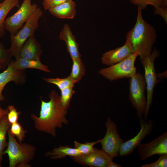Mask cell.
<instances>
[{
	"mask_svg": "<svg viewBox=\"0 0 167 167\" xmlns=\"http://www.w3.org/2000/svg\"><path fill=\"white\" fill-rule=\"evenodd\" d=\"M50 100L46 102L41 97V103L39 117L31 114L35 128L55 137L57 134L56 129L61 128L63 124H67L68 121L66 115L67 109L62 105L60 96L55 90L51 91L49 94Z\"/></svg>",
	"mask_w": 167,
	"mask_h": 167,
	"instance_id": "1",
	"label": "cell"
},
{
	"mask_svg": "<svg viewBox=\"0 0 167 167\" xmlns=\"http://www.w3.org/2000/svg\"><path fill=\"white\" fill-rule=\"evenodd\" d=\"M137 8L136 23L126 35L133 53L137 54L142 61L152 53L157 34L154 27L143 19L142 9L139 7Z\"/></svg>",
	"mask_w": 167,
	"mask_h": 167,
	"instance_id": "2",
	"label": "cell"
},
{
	"mask_svg": "<svg viewBox=\"0 0 167 167\" xmlns=\"http://www.w3.org/2000/svg\"><path fill=\"white\" fill-rule=\"evenodd\" d=\"M7 132L8 142L3 154L8 156L9 167H31L29 163L35 156L36 148L28 143H18L9 129Z\"/></svg>",
	"mask_w": 167,
	"mask_h": 167,
	"instance_id": "3",
	"label": "cell"
},
{
	"mask_svg": "<svg viewBox=\"0 0 167 167\" xmlns=\"http://www.w3.org/2000/svg\"><path fill=\"white\" fill-rule=\"evenodd\" d=\"M43 14L42 11L38 7L22 28L15 35H10L11 46L8 50L15 59L19 57L20 49L25 42L30 36L34 35L35 31L39 26V20Z\"/></svg>",
	"mask_w": 167,
	"mask_h": 167,
	"instance_id": "4",
	"label": "cell"
},
{
	"mask_svg": "<svg viewBox=\"0 0 167 167\" xmlns=\"http://www.w3.org/2000/svg\"><path fill=\"white\" fill-rule=\"evenodd\" d=\"M129 98L132 106L135 109L139 119L142 118L146 108V87L144 76L136 72L129 80Z\"/></svg>",
	"mask_w": 167,
	"mask_h": 167,
	"instance_id": "5",
	"label": "cell"
},
{
	"mask_svg": "<svg viewBox=\"0 0 167 167\" xmlns=\"http://www.w3.org/2000/svg\"><path fill=\"white\" fill-rule=\"evenodd\" d=\"M160 55V52L156 49L153 50L151 54L141 61L144 70V78L146 87L147 105L144 115L147 120L152 104L154 89L159 82L155 67V61Z\"/></svg>",
	"mask_w": 167,
	"mask_h": 167,
	"instance_id": "6",
	"label": "cell"
},
{
	"mask_svg": "<svg viewBox=\"0 0 167 167\" xmlns=\"http://www.w3.org/2000/svg\"><path fill=\"white\" fill-rule=\"evenodd\" d=\"M138 55L134 53L119 62L100 69L99 74L111 81L124 78H130L136 73L135 62Z\"/></svg>",
	"mask_w": 167,
	"mask_h": 167,
	"instance_id": "7",
	"label": "cell"
},
{
	"mask_svg": "<svg viewBox=\"0 0 167 167\" xmlns=\"http://www.w3.org/2000/svg\"><path fill=\"white\" fill-rule=\"evenodd\" d=\"M37 7L36 4H32L31 0H24L19 10L13 15L6 18L4 23L5 30L11 35L15 34Z\"/></svg>",
	"mask_w": 167,
	"mask_h": 167,
	"instance_id": "8",
	"label": "cell"
},
{
	"mask_svg": "<svg viewBox=\"0 0 167 167\" xmlns=\"http://www.w3.org/2000/svg\"><path fill=\"white\" fill-rule=\"evenodd\" d=\"M105 126L106 132L104 138L100 139V143L102 149L114 158L119 156L120 147L125 141L118 132L117 124L111 118H107Z\"/></svg>",
	"mask_w": 167,
	"mask_h": 167,
	"instance_id": "9",
	"label": "cell"
},
{
	"mask_svg": "<svg viewBox=\"0 0 167 167\" xmlns=\"http://www.w3.org/2000/svg\"><path fill=\"white\" fill-rule=\"evenodd\" d=\"M139 121L141 127L139 132L134 138L123 143L120 147L119 156H126L132 154L141 141L152 132L154 127L152 119L145 120L141 118Z\"/></svg>",
	"mask_w": 167,
	"mask_h": 167,
	"instance_id": "10",
	"label": "cell"
},
{
	"mask_svg": "<svg viewBox=\"0 0 167 167\" xmlns=\"http://www.w3.org/2000/svg\"><path fill=\"white\" fill-rule=\"evenodd\" d=\"M137 151L143 161L154 155L167 154V132L148 143H140L137 147Z\"/></svg>",
	"mask_w": 167,
	"mask_h": 167,
	"instance_id": "11",
	"label": "cell"
},
{
	"mask_svg": "<svg viewBox=\"0 0 167 167\" xmlns=\"http://www.w3.org/2000/svg\"><path fill=\"white\" fill-rule=\"evenodd\" d=\"M71 157L76 162L81 165L94 167H107L113 158L102 149L100 150L95 148L88 154Z\"/></svg>",
	"mask_w": 167,
	"mask_h": 167,
	"instance_id": "12",
	"label": "cell"
},
{
	"mask_svg": "<svg viewBox=\"0 0 167 167\" xmlns=\"http://www.w3.org/2000/svg\"><path fill=\"white\" fill-rule=\"evenodd\" d=\"M122 46L104 53L101 58V63L109 66L122 61L134 54L128 36Z\"/></svg>",
	"mask_w": 167,
	"mask_h": 167,
	"instance_id": "13",
	"label": "cell"
},
{
	"mask_svg": "<svg viewBox=\"0 0 167 167\" xmlns=\"http://www.w3.org/2000/svg\"><path fill=\"white\" fill-rule=\"evenodd\" d=\"M24 70L16 69L12 61L6 69L0 73V92L2 93L6 85L10 82H13L18 84H23L26 79Z\"/></svg>",
	"mask_w": 167,
	"mask_h": 167,
	"instance_id": "14",
	"label": "cell"
},
{
	"mask_svg": "<svg viewBox=\"0 0 167 167\" xmlns=\"http://www.w3.org/2000/svg\"><path fill=\"white\" fill-rule=\"evenodd\" d=\"M43 51L34 35L30 36L24 44L20 52L19 57L29 60L41 61Z\"/></svg>",
	"mask_w": 167,
	"mask_h": 167,
	"instance_id": "15",
	"label": "cell"
},
{
	"mask_svg": "<svg viewBox=\"0 0 167 167\" xmlns=\"http://www.w3.org/2000/svg\"><path fill=\"white\" fill-rule=\"evenodd\" d=\"M59 37L60 39L65 42L67 50L72 59L81 58V55L79 51V45L68 24L64 25Z\"/></svg>",
	"mask_w": 167,
	"mask_h": 167,
	"instance_id": "16",
	"label": "cell"
},
{
	"mask_svg": "<svg viewBox=\"0 0 167 167\" xmlns=\"http://www.w3.org/2000/svg\"><path fill=\"white\" fill-rule=\"evenodd\" d=\"M76 5L72 0H68L48 10L55 17L59 19H73L77 11Z\"/></svg>",
	"mask_w": 167,
	"mask_h": 167,
	"instance_id": "17",
	"label": "cell"
},
{
	"mask_svg": "<svg viewBox=\"0 0 167 167\" xmlns=\"http://www.w3.org/2000/svg\"><path fill=\"white\" fill-rule=\"evenodd\" d=\"M80 155L78 150L75 148H71L68 146H60L46 152L45 156L49 157L50 159L55 160L63 158L67 156L75 157Z\"/></svg>",
	"mask_w": 167,
	"mask_h": 167,
	"instance_id": "18",
	"label": "cell"
},
{
	"mask_svg": "<svg viewBox=\"0 0 167 167\" xmlns=\"http://www.w3.org/2000/svg\"><path fill=\"white\" fill-rule=\"evenodd\" d=\"M14 67L17 70H25L33 69L39 70L46 72H49L50 70L48 67L43 64L41 61L29 60L20 57L13 61Z\"/></svg>",
	"mask_w": 167,
	"mask_h": 167,
	"instance_id": "19",
	"label": "cell"
},
{
	"mask_svg": "<svg viewBox=\"0 0 167 167\" xmlns=\"http://www.w3.org/2000/svg\"><path fill=\"white\" fill-rule=\"evenodd\" d=\"M19 0H4L0 5V39L5 34L4 26L6 17L10 11L15 7H19Z\"/></svg>",
	"mask_w": 167,
	"mask_h": 167,
	"instance_id": "20",
	"label": "cell"
},
{
	"mask_svg": "<svg viewBox=\"0 0 167 167\" xmlns=\"http://www.w3.org/2000/svg\"><path fill=\"white\" fill-rule=\"evenodd\" d=\"M11 125L7 115L0 120V167L2 166L1 163L3 150L8 143L6 141V134Z\"/></svg>",
	"mask_w": 167,
	"mask_h": 167,
	"instance_id": "21",
	"label": "cell"
},
{
	"mask_svg": "<svg viewBox=\"0 0 167 167\" xmlns=\"http://www.w3.org/2000/svg\"><path fill=\"white\" fill-rule=\"evenodd\" d=\"M71 72L69 75L75 83L79 82L85 74V68L81 58L72 59Z\"/></svg>",
	"mask_w": 167,
	"mask_h": 167,
	"instance_id": "22",
	"label": "cell"
},
{
	"mask_svg": "<svg viewBox=\"0 0 167 167\" xmlns=\"http://www.w3.org/2000/svg\"><path fill=\"white\" fill-rule=\"evenodd\" d=\"M134 5L139 7L142 10L145 9L148 5L154 6L155 9L166 8L167 0H129Z\"/></svg>",
	"mask_w": 167,
	"mask_h": 167,
	"instance_id": "23",
	"label": "cell"
},
{
	"mask_svg": "<svg viewBox=\"0 0 167 167\" xmlns=\"http://www.w3.org/2000/svg\"><path fill=\"white\" fill-rule=\"evenodd\" d=\"M43 79L46 82L56 85L60 90L68 87H74V84L76 83L70 75L64 78H43Z\"/></svg>",
	"mask_w": 167,
	"mask_h": 167,
	"instance_id": "24",
	"label": "cell"
},
{
	"mask_svg": "<svg viewBox=\"0 0 167 167\" xmlns=\"http://www.w3.org/2000/svg\"><path fill=\"white\" fill-rule=\"evenodd\" d=\"M12 56L0 41V70L6 68L12 62Z\"/></svg>",
	"mask_w": 167,
	"mask_h": 167,
	"instance_id": "25",
	"label": "cell"
},
{
	"mask_svg": "<svg viewBox=\"0 0 167 167\" xmlns=\"http://www.w3.org/2000/svg\"><path fill=\"white\" fill-rule=\"evenodd\" d=\"M11 133L16 137L19 142L22 143L28 131L24 129L22 125L17 122L11 125L9 128Z\"/></svg>",
	"mask_w": 167,
	"mask_h": 167,
	"instance_id": "26",
	"label": "cell"
},
{
	"mask_svg": "<svg viewBox=\"0 0 167 167\" xmlns=\"http://www.w3.org/2000/svg\"><path fill=\"white\" fill-rule=\"evenodd\" d=\"M98 143H100V139L95 142H87L84 143H80L75 141L74 146L81 155H87L93 151L95 148L94 145Z\"/></svg>",
	"mask_w": 167,
	"mask_h": 167,
	"instance_id": "27",
	"label": "cell"
},
{
	"mask_svg": "<svg viewBox=\"0 0 167 167\" xmlns=\"http://www.w3.org/2000/svg\"><path fill=\"white\" fill-rule=\"evenodd\" d=\"M73 87H69L61 90L60 99L62 106L65 109L69 108L71 98L75 92L73 89Z\"/></svg>",
	"mask_w": 167,
	"mask_h": 167,
	"instance_id": "28",
	"label": "cell"
},
{
	"mask_svg": "<svg viewBox=\"0 0 167 167\" xmlns=\"http://www.w3.org/2000/svg\"><path fill=\"white\" fill-rule=\"evenodd\" d=\"M8 112L7 114L8 120L11 124L17 122L20 112H18L15 107L12 105H9L7 108Z\"/></svg>",
	"mask_w": 167,
	"mask_h": 167,
	"instance_id": "29",
	"label": "cell"
},
{
	"mask_svg": "<svg viewBox=\"0 0 167 167\" xmlns=\"http://www.w3.org/2000/svg\"><path fill=\"white\" fill-rule=\"evenodd\" d=\"M68 0H43L42 5L45 10L59 5Z\"/></svg>",
	"mask_w": 167,
	"mask_h": 167,
	"instance_id": "30",
	"label": "cell"
},
{
	"mask_svg": "<svg viewBox=\"0 0 167 167\" xmlns=\"http://www.w3.org/2000/svg\"><path fill=\"white\" fill-rule=\"evenodd\" d=\"M161 155L156 161L160 167H167V154Z\"/></svg>",
	"mask_w": 167,
	"mask_h": 167,
	"instance_id": "31",
	"label": "cell"
},
{
	"mask_svg": "<svg viewBox=\"0 0 167 167\" xmlns=\"http://www.w3.org/2000/svg\"><path fill=\"white\" fill-rule=\"evenodd\" d=\"M4 97L2 95V93L0 92V101L3 100ZM8 112L7 108L6 109H4L0 107V120L5 116L7 115Z\"/></svg>",
	"mask_w": 167,
	"mask_h": 167,
	"instance_id": "32",
	"label": "cell"
},
{
	"mask_svg": "<svg viewBox=\"0 0 167 167\" xmlns=\"http://www.w3.org/2000/svg\"><path fill=\"white\" fill-rule=\"evenodd\" d=\"M141 167H160L157 161L150 164H146L142 165Z\"/></svg>",
	"mask_w": 167,
	"mask_h": 167,
	"instance_id": "33",
	"label": "cell"
},
{
	"mask_svg": "<svg viewBox=\"0 0 167 167\" xmlns=\"http://www.w3.org/2000/svg\"><path fill=\"white\" fill-rule=\"evenodd\" d=\"M158 79H164L167 78V71L161 73L156 74Z\"/></svg>",
	"mask_w": 167,
	"mask_h": 167,
	"instance_id": "34",
	"label": "cell"
},
{
	"mask_svg": "<svg viewBox=\"0 0 167 167\" xmlns=\"http://www.w3.org/2000/svg\"><path fill=\"white\" fill-rule=\"evenodd\" d=\"M122 166L119 164L113 162L112 161L109 163L107 167H121Z\"/></svg>",
	"mask_w": 167,
	"mask_h": 167,
	"instance_id": "35",
	"label": "cell"
},
{
	"mask_svg": "<svg viewBox=\"0 0 167 167\" xmlns=\"http://www.w3.org/2000/svg\"><path fill=\"white\" fill-rule=\"evenodd\" d=\"M1 3H0V5L1 4Z\"/></svg>",
	"mask_w": 167,
	"mask_h": 167,
	"instance_id": "36",
	"label": "cell"
},
{
	"mask_svg": "<svg viewBox=\"0 0 167 167\" xmlns=\"http://www.w3.org/2000/svg\"></svg>",
	"mask_w": 167,
	"mask_h": 167,
	"instance_id": "37",
	"label": "cell"
}]
</instances>
